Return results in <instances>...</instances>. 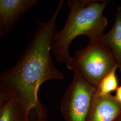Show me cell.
<instances>
[{"instance_id": "obj_2", "label": "cell", "mask_w": 121, "mask_h": 121, "mask_svg": "<svg viewBox=\"0 0 121 121\" xmlns=\"http://www.w3.org/2000/svg\"><path fill=\"white\" fill-rule=\"evenodd\" d=\"M109 2L106 0H69V13L62 30L52 39L51 49L57 61L67 65L71 59L69 48L73 39L86 36L89 43L99 40L108 24L103 15Z\"/></svg>"}, {"instance_id": "obj_10", "label": "cell", "mask_w": 121, "mask_h": 121, "mask_svg": "<svg viewBox=\"0 0 121 121\" xmlns=\"http://www.w3.org/2000/svg\"><path fill=\"white\" fill-rule=\"evenodd\" d=\"M114 97L118 102L121 103V85L117 88Z\"/></svg>"}, {"instance_id": "obj_11", "label": "cell", "mask_w": 121, "mask_h": 121, "mask_svg": "<svg viewBox=\"0 0 121 121\" xmlns=\"http://www.w3.org/2000/svg\"><path fill=\"white\" fill-rule=\"evenodd\" d=\"M114 121H121V111L116 117Z\"/></svg>"}, {"instance_id": "obj_4", "label": "cell", "mask_w": 121, "mask_h": 121, "mask_svg": "<svg viewBox=\"0 0 121 121\" xmlns=\"http://www.w3.org/2000/svg\"><path fill=\"white\" fill-rule=\"evenodd\" d=\"M96 88L76 73L60 102L65 121H87Z\"/></svg>"}, {"instance_id": "obj_9", "label": "cell", "mask_w": 121, "mask_h": 121, "mask_svg": "<svg viewBox=\"0 0 121 121\" xmlns=\"http://www.w3.org/2000/svg\"><path fill=\"white\" fill-rule=\"evenodd\" d=\"M117 67H115L102 78L99 82L95 93L100 95L110 94L112 91H116L118 88V81L116 72Z\"/></svg>"}, {"instance_id": "obj_7", "label": "cell", "mask_w": 121, "mask_h": 121, "mask_svg": "<svg viewBox=\"0 0 121 121\" xmlns=\"http://www.w3.org/2000/svg\"><path fill=\"white\" fill-rule=\"evenodd\" d=\"M99 40L110 50L117 69L121 72V7L117 9L112 27Z\"/></svg>"}, {"instance_id": "obj_3", "label": "cell", "mask_w": 121, "mask_h": 121, "mask_svg": "<svg viewBox=\"0 0 121 121\" xmlns=\"http://www.w3.org/2000/svg\"><path fill=\"white\" fill-rule=\"evenodd\" d=\"M66 67L96 89L102 78L117 67L110 50L99 39L76 52Z\"/></svg>"}, {"instance_id": "obj_5", "label": "cell", "mask_w": 121, "mask_h": 121, "mask_svg": "<svg viewBox=\"0 0 121 121\" xmlns=\"http://www.w3.org/2000/svg\"><path fill=\"white\" fill-rule=\"evenodd\" d=\"M37 2V0H0V36L13 31Z\"/></svg>"}, {"instance_id": "obj_6", "label": "cell", "mask_w": 121, "mask_h": 121, "mask_svg": "<svg viewBox=\"0 0 121 121\" xmlns=\"http://www.w3.org/2000/svg\"><path fill=\"white\" fill-rule=\"evenodd\" d=\"M121 111V103L111 94H95L87 121H114Z\"/></svg>"}, {"instance_id": "obj_1", "label": "cell", "mask_w": 121, "mask_h": 121, "mask_svg": "<svg viewBox=\"0 0 121 121\" xmlns=\"http://www.w3.org/2000/svg\"><path fill=\"white\" fill-rule=\"evenodd\" d=\"M61 0L48 20L39 22L35 35L12 68L0 74V89L14 95L22 109L23 121H47L46 108L39 100L40 85L51 79L63 80L50 56L56 20L64 3Z\"/></svg>"}, {"instance_id": "obj_8", "label": "cell", "mask_w": 121, "mask_h": 121, "mask_svg": "<svg viewBox=\"0 0 121 121\" xmlns=\"http://www.w3.org/2000/svg\"><path fill=\"white\" fill-rule=\"evenodd\" d=\"M0 121H23L22 109L11 93L0 91Z\"/></svg>"}]
</instances>
